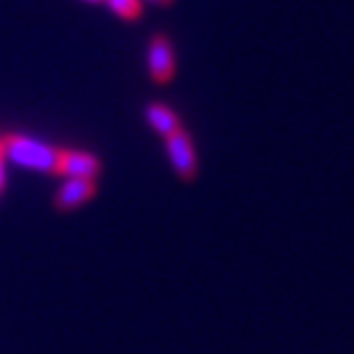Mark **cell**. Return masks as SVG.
<instances>
[{
  "mask_svg": "<svg viewBox=\"0 0 354 354\" xmlns=\"http://www.w3.org/2000/svg\"><path fill=\"white\" fill-rule=\"evenodd\" d=\"M5 157L12 159L14 164L30 168V171L39 173H58L60 150L53 145L44 143V140L30 138L26 133H10L3 138Z\"/></svg>",
  "mask_w": 354,
  "mask_h": 354,
  "instance_id": "obj_1",
  "label": "cell"
},
{
  "mask_svg": "<svg viewBox=\"0 0 354 354\" xmlns=\"http://www.w3.org/2000/svg\"><path fill=\"white\" fill-rule=\"evenodd\" d=\"M175 48L168 35H154L147 44V72L157 86H166L175 76Z\"/></svg>",
  "mask_w": 354,
  "mask_h": 354,
  "instance_id": "obj_2",
  "label": "cell"
},
{
  "mask_svg": "<svg viewBox=\"0 0 354 354\" xmlns=\"http://www.w3.org/2000/svg\"><path fill=\"white\" fill-rule=\"evenodd\" d=\"M166 154H168V159H171L175 173L180 175L182 180H191V177L198 173L196 147L184 127L166 138Z\"/></svg>",
  "mask_w": 354,
  "mask_h": 354,
  "instance_id": "obj_3",
  "label": "cell"
},
{
  "mask_svg": "<svg viewBox=\"0 0 354 354\" xmlns=\"http://www.w3.org/2000/svg\"><path fill=\"white\" fill-rule=\"evenodd\" d=\"M102 171V164L95 154L83 150H60L58 173L65 177H83V180H95Z\"/></svg>",
  "mask_w": 354,
  "mask_h": 354,
  "instance_id": "obj_4",
  "label": "cell"
},
{
  "mask_svg": "<svg viewBox=\"0 0 354 354\" xmlns=\"http://www.w3.org/2000/svg\"><path fill=\"white\" fill-rule=\"evenodd\" d=\"M95 180H83V177H67L62 187L55 194V207L58 209H76L83 203H88L95 196Z\"/></svg>",
  "mask_w": 354,
  "mask_h": 354,
  "instance_id": "obj_5",
  "label": "cell"
},
{
  "mask_svg": "<svg viewBox=\"0 0 354 354\" xmlns=\"http://www.w3.org/2000/svg\"><path fill=\"white\" fill-rule=\"evenodd\" d=\"M145 120H147V124L164 138H168L177 129H182V122H180V118H177V113L171 106L159 104V102L145 106Z\"/></svg>",
  "mask_w": 354,
  "mask_h": 354,
  "instance_id": "obj_6",
  "label": "cell"
},
{
  "mask_svg": "<svg viewBox=\"0 0 354 354\" xmlns=\"http://www.w3.org/2000/svg\"><path fill=\"white\" fill-rule=\"evenodd\" d=\"M113 14L124 21H136L143 14V0H104Z\"/></svg>",
  "mask_w": 354,
  "mask_h": 354,
  "instance_id": "obj_7",
  "label": "cell"
},
{
  "mask_svg": "<svg viewBox=\"0 0 354 354\" xmlns=\"http://www.w3.org/2000/svg\"><path fill=\"white\" fill-rule=\"evenodd\" d=\"M5 161H7V157H5V145H3V138H0V194H3V189H5Z\"/></svg>",
  "mask_w": 354,
  "mask_h": 354,
  "instance_id": "obj_8",
  "label": "cell"
},
{
  "mask_svg": "<svg viewBox=\"0 0 354 354\" xmlns=\"http://www.w3.org/2000/svg\"><path fill=\"white\" fill-rule=\"evenodd\" d=\"M150 3H154V5H161V7H166V5H171L173 0H150Z\"/></svg>",
  "mask_w": 354,
  "mask_h": 354,
  "instance_id": "obj_9",
  "label": "cell"
},
{
  "mask_svg": "<svg viewBox=\"0 0 354 354\" xmlns=\"http://www.w3.org/2000/svg\"><path fill=\"white\" fill-rule=\"evenodd\" d=\"M88 3H104V0H88Z\"/></svg>",
  "mask_w": 354,
  "mask_h": 354,
  "instance_id": "obj_10",
  "label": "cell"
}]
</instances>
